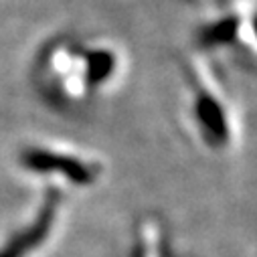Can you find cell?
<instances>
[{
    "label": "cell",
    "mask_w": 257,
    "mask_h": 257,
    "mask_svg": "<svg viewBox=\"0 0 257 257\" xmlns=\"http://www.w3.org/2000/svg\"><path fill=\"white\" fill-rule=\"evenodd\" d=\"M123 61L111 41L61 35L41 47L35 81L51 103L75 109L105 95L121 79Z\"/></svg>",
    "instance_id": "obj_1"
},
{
    "label": "cell",
    "mask_w": 257,
    "mask_h": 257,
    "mask_svg": "<svg viewBox=\"0 0 257 257\" xmlns=\"http://www.w3.org/2000/svg\"><path fill=\"white\" fill-rule=\"evenodd\" d=\"M188 119L195 123L201 138L213 148L229 146L237 136V111L221 79L213 73L205 59H190L186 67Z\"/></svg>",
    "instance_id": "obj_2"
},
{
    "label": "cell",
    "mask_w": 257,
    "mask_h": 257,
    "mask_svg": "<svg viewBox=\"0 0 257 257\" xmlns=\"http://www.w3.org/2000/svg\"><path fill=\"white\" fill-rule=\"evenodd\" d=\"M203 39L209 47L231 49L247 59H257V3L235 0V7H229L203 31Z\"/></svg>",
    "instance_id": "obj_3"
},
{
    "label": "cell",
    "mask_w": 257,
    "mask_h": 257,
    "mask_svg": "<svg viewBox=\"0 0 257 257\" xmlns=\"http://www.w3.org/2000/svg\"><path fill=\"white\" fill-rule=\"evenodd\" d=\"M21 164L35 174L59 176L73 184H91L99 172L97 164L89 158L75 156L71 152L49 148V146H33L21 154Z\"/></svg>",
    "instance_id": "obj_4"
},
{
    "label": "cell",
    "mask_w": 257,
    "mask_h": 257,
    "mask_svg": "<svg viewBox=\"0 0 257 257\" xmlns=\"http://www.w3.org/2000/svg\"><path fill=\"white\" fill-rule=\"evenodd\" d=\"M57 207H59V197L49 195L43 209L35 217V221L27 229H23L13 241H9V245L0 251V257H25L27 253H31V249H35L47 237L49 229L53 227Z\"/></svg>",
    "instance_id": "obj_5"
}]
</instances>
